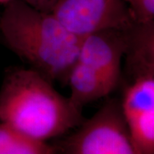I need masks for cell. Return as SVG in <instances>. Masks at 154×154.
I'll return each mask as SVG.
<instances>
[{
  "label": "cell",
  "mask_w": 154,
  "mask_h": 154,
  "mask_svg": "<svg viewBox=\"0 0 154 154\" xmlns=\"http://www.w3.org/2000/svg\"><path fill=\"white\" fill-rule=\"evenodd\" d=\"M0 34L11 51L51 82H66L84 38L69 32L52 13L24 0L5 5Z\"/></svg>",
  "instance_id": "1"
},
{
  "label": "cell",
  "mask_w": 154,
  "mask_h": 154,
  "mask_svg": "<svg viewBox=\"0 0 154 154\" xmlns=\"http://www.w3.org/2000/svg\"><path fill=\"white\" fill-rule=\"evenodd\" d=\"M84 121L82 109L34 69L14 68L5 76L0 89V122L47 141Z\"/></svg>",
  "instance_id": "2"
},
{
  "label": "cell",
  "mask_w": 154,
  "mask_h": 154,
  "mask_svg": "<svg viewBox=\"0 0 154 154\" xmlns=\"http://www.w3.org/2000/svg\"><path fill=\"white\" fill-rule=\"evenodd\" d=\"M120 106L137 154H154V22L127 31Z\"/></svg>",
  "instance_id": "3"
},
{
  "label": "cell",
  "mask_w": 154,
  "mask_h": 154,
  "mask_svg": "<svg viewBox=\"0 0 154 154\" xmlns=\"http://www.w3.org/2000/svg\"><path fill=\"white\" fill-rule=\"evenodd\" d=\"M63 142L60 154H137L121 111L111 99Z\"/></svg>",
  "instance_id": "4"
},
{
  "label": "cell",
  "mask_w": 154,
  "mask_h": 154,
  "mask_svg": "<svg viewBox=\"0 0 154 154\" xmlns=\"http://www.w3.org/2000/svg\"><path fill=\"white\" fill-rule=\"evenodd\" d=\"M51 13L81 37L103 30L126 31L135 24L125 0H59Z\"/></svg>",
  "instance_id": "5"
},
{
  "label": "cell",
  "mask_w": 154,
  "mask_h": 154,
  "mask_svg": "<svg viewBox=\"0 0 154 154\" xmlns=\"http://www.w3.org/2000/svg\"><path fill=\"white\" fill-rule=\"evenodd\" d=\"M127 46V30L109 29L84 36L76 60L91 68L113 91L121 77Z\"/></svg>",
  "instance_id": "6"
},
{
  "label": "cell",
  "mask_w": 154,
  "mask_h": 154,
  "mask_svg": "<svg viewBox=\"0 0 154 154\" xmlns=\"http://www.w3.org/2000/svg\"><path fill=\"white\" fill-rule=\"evenodd\" d=\"M66 82L71 90L69 98L76 106L82 109L86 103L112 92L97 73L77 60L69 71Z\"/></svg>",
  "instance_id": "7"
},
{
  "label": "cell",
  "mask_w": 154,
  "mask_h": 154,
  "mask_svg": "<svg viewBox=\"0 0 154 154\" xmlns=\"http://www.w3.org/2000/svg\"><path fill=\"white\" fill-rule=\"evenodd\" d=\"M57 148L0 122V154H57Z\"/></svg>",
  "instance_id": "8"
},
{
  "label": "cell",
  "mask_w": 154,
  "mask_h": 154,
  "mask_svg": "<svg viewBox=\"0 0 154 154\" xmlns=\"http://www.w3.org/2000/svg\"><path fill=\"white\" fill-rule=\"evenodd\" d=\"M135 23L154 22V0H125Z\"/></svg>",
  "instance_id": "9"
},
{
  "label": "cell",
  "mask_w": 154,
  "mask_h": 154,
  "mask_svg": "<svg viewBox=\"0 0 154 154\" xmlns=\"http://www.w3.org/2000/svg\"><path fill=\"white\" fill-rule=\"evenodd\" d=\"M26 3L43 12L51 13L59 0H24Z\"/></svg>",
  "instance_id": "10"
},
{
  "label": "cell",
  "mask_w": 154,
  "mask_h": 154,
  "mask_svg": "<svg viewBox=\"0 0 154 154\" xmlns=\"http://www.w3.org/2000/svg\"><path fill=\"white\" fill-rule=\"evenodd\" d=\"M12 1V0H0V4H3V5H6L9 2Z\"/></svg>",
  "instance_id": "11"
}]
</instances>
